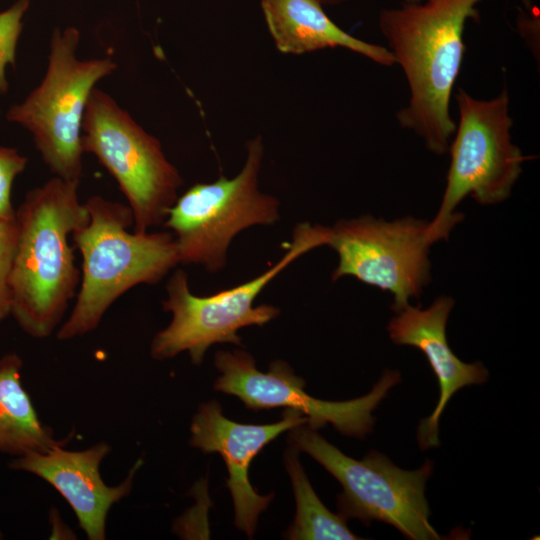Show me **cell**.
Masks as SVG:
<instances>
[{"label": "cell", "instance_id": "cell-1", "mask_svg": "<svg viewBox=\"0 0 540 540\" xmlns=\"http://www.w3.org/2000/svg\"><path fill=\"white\" fill-rule=\"evenodd\" d=\"M482 1L424 0L379 13V29L410 91L407 106L396 114L398 123L437 155L448 152L456 129L450 100L465 55V25L479 21ZM519 1L531 7V0Z\"/></svg>", "mask_w": 540, "mask_h": 540}, {"label": "cell", "instance_id": "cell-2", "mask_svg": "<svg viewBox=\"0 0 540 540\" xmlns=\"http://www.w3.org/2000/svg\"><path fill=\"white\" fill-rule=\"evenodd\" d=\"M79 183L54 176L28 191L16 209L11 316L36 339L57 331L79 289L81 270L69 244V236L89 220Z\"/></svg>", "mask_w": 540, "mask_h": 540}, {"label": "cell", "instance_id": "cell-3", "mask_svg": "<svg viewBox=\"0 0 540 540\" xmlns=\"http://www.w3.org/2000/svg\"><path fill=\"white\" fill-rule=\"evenodd\" d=\"M88 222L75 230L73 246L82 257L81 281L67 320L56 331L60 341L94 331L111 305L140 284L154 285L178 263L171 232H133L128 205L91 196Z\"/></svg>", "mask_w": 540, "mask_h": 540}, {"label": "cell", "instance_id": "cell-4", "mask_svg": "<svg viewBox=\"0 0 540 540\" xmlns=\"http://www.w3.org/2000/svg\"><path fill=\"white\" fill-rule=\"evenodd\" d=\"M330 227L309 222L298 223L287 251L263 274L230 289L209 296H196L189 288L188 276L177 270L166 285L163 310L172 314L171 322L153 338L150 354L166 360L188 352L191 361L201 364L207 349L215 343L241 345L238 330L262 326L279 315L272 305L254 306L266 285L283 269L308 251L328 244Z\"/></svg>", "mask_w": 540, "mask_h": 540}, {"label": "cell", "instance_id": "cell-5", "mask_svg": "<svg viewBox=\"0 0 540 540\" xmlns=\"http://www.w3.org/2000/svg\"><path fill=\"white\" fill-rule=\"evenodd\" d=\"M459 111L454 139L449 150L450 167L439 209L427 234L433 243L448 239L463 219L456 212L462 200L472 196L481 205L505 201L522 172L527 157L512 142L513 119L509 115L506 87L489 100L477 99L458 88Z\"/></svg>", "mask_w": 540, "mask_h": 540}, {"label": "cell", "instance_id": "cell-6", "mask_svg": "<svg viewBox=\"0 0 540 540\" xmlns=\"http://www.w3.org/2000/svg\"><path fill=\"white\" fill-rule=\"evenodd\" d=\"M79 40L75 27L54 29L45 76L6 114L9 121L32 134L36 149L55 177L78 182L84 153L81 126L88 99L96 83L117 67L111 58L78 59Z\"/></svg>", "mask_w": 540, "mask_h": 540}, {"label": "cell", "instance_id": "cell-7", "mask_svg": "<svg viewBox=\"0 0 540 540\" xmlns=\"http://www.w3.org/2000/svg\"><path fill=\"white\" fill-rule=\"evenodd\" d=\"M289 442L308 453L341 484L339 515L365 525L380 521L392 525L412 540H436L440 535L430 524L425 487L433 470L426 460L419 469L404 470L386 455L371 450L356 460L325 440L316 429L299 425L290 429Z\"/></svg>", "mask_w": 540, "mask_h": 540}, {"label": "cell", "instance_id": "cell-8", "mask_svg": "<svg viewBox=\"0 0 540 540\" xmlns=\"http://www.w3.org/2000/svg\"><path fill=\"white\" fill-rule=\"evenodd\" d=\"M81 145L118 183L132 210L135 232H148L164 223L183 180L159 140L98 88L86 105Z\"/></svg>", "mask_w": 540, "mask_h": 540}, {"label": "cell", "instance_id": "cell-9", "mask_svg": "<svg viewBox=\"0 0 540 540\" xmlns=\"http://www.w3.org/2000/svg\"><path fill=\"white\" fill-rule=\"evenodd\" d=\"M263 153L257 136L247 143L245 164L235 177L196 183L177 197L163 225L173 232L179 263L217 272L239 232L279 220V201L258 189Z\"/></svg>", "mask_w": 540, "mask_h": 540}, {"label": "cell", "instance_id": "cell-10", "mask_svg": "<svg viewBox=\"0 0 540 540\" xmlns=\"http://www.w3.org/2000/svg\"><path fill=\"white\" fill-rule=\"evenodd\" d=\"M427 227V221L412 216L386 221L363 215L338 221L330 227L327 244L339 257L333 281L352 276L389 291L392 309L399 312L431 281Z\"/></svg>", "mask_w": 540, "mask_h": 540}, {"label": "cell", "instance_id": "cell-11", "mask_svg": "<svg viewBox=\"0 0 540 540\" xmlns=\"http://www.w3.org/2000/svg\"><path fill=\"white\" fill-rule=\"evenodd\" d=\"M214 363L221 373L214 389L237 396L248 409H291L304 415L313 429L330 423L338 432L357 438L372 431V411L401 380L398 371L385 370L367 395L347 401H325L307 394L304 380L285 361H273L263 373L258 371L251 354L234 350L218 351Z\"/></svg>", "mask_w": 540, "mask_h": 540}, {"label": "cell", "instance_id": "cell-12", "mask_svg": "<svg viewBox=\"0 0 540 540\" xmlns=\"http://www.w3.org/2000/svg\"><path fill=\"white\" fill-rule=\"evenodd\" d=\"M301 413L286 409L283 418L265 425L242 424L226 418L217 401L202 404L194 415L190 446L204 453L218 452L227 467V487L235 509V525L249 538L255 533L258 516L266 510L273 495H260L249 482L252 459L283 432L307 424Z\"/></svg>", "mask_w": 540, "mask_h": 540}, {"label": "cell", "instance_id": "cell-13", "mask_svg": "<svg viewBox=\"0 0 540 540\" xmlns=\"http://www.w3.org/2000/svg\"><path fill=\"white\" fill-rule=\"evenodd\" d=\"M65 446L14 457L8 467L33 474L51 485L72 508L87 539L104 540L109 511L131 493L142 460L134 464L120 484L110 486L100 472L102 461L112 450L107 442L76 451Z\"/></svg>", "mask_w": 540, "mask_h": 540}, {"label": "cell", "instance_id": "cell-14", "mask_svg": "<svg viewBox=\"0 0 540 540\" xmlns=\"http://www.w3.org/2000/svg\"><path fill=\"white\" fill-rule=\"evenodd\" d=\"M453 306L454 300L448 296L438 297L426 309L408 304L387 327L395 344L413 346L426 356L438 381L437 405L417 427V441L422 450L440 445L439 420L451 397L463 387L485 383L489 376L482 363H465L451 350L446 324Z\"/></svg>", "mask_w": 540, "mask_h": 540}, {"label": "cell", "instance_id": "cell-15", "mask_svg": "<svg viewBox=\"0 0 540 540\" xmlns=\"http://www.w3.org/2000/svg\"><path fill=\"white\" fill-rule=\"evenodd\" d=\"M268 30L277 49L303 54L342 47L390 67L396 64L387 47L358 39L336 25L317 0H260Z\"/></svg>", "mask_w": 540, "mask_h": 540}, {"label": "cell", "instance_id": "cell-16", "mask_svg": "<svg viewBox=\"0 0 540 540\" xmlns=\"http://www.w3.org/2000/svg\"><path fill=\"white\" fill-rule=\"evenodd\" d=\"M23 360L15 352L0 358V453L19 457L67 445L71 436L57 439L44 424L22 382Z\"/></svg>", "mask_w": 540, "mask_h": 540}, {"label": "cell", "instance_id": "cell-17", "mask_svg": "<svg viewBox=\"0 0 540 540\" xmlns=\"http://www.w3.org/2000/svg\"><path fill=\"white\" fill-rule=\"evenodd\" d=\"M298 449L285 452V465L290 475L296 501V515L286 532L294 540H356L346 520L328 510L314 492L298 458Z\"/></svg>", "mask_w": 540, "mask_h": 540}, {"label": "cell", "instance_id": "cell-18", "mask_svg": "<svg viewBox=\"0 0 540 540\" xmlns=\"http://www.w3.org/2000/svg\"><path fill=\"white\" fill-rule=\"evenodd\" d=\"M30 5L29 0H17L11 7L0 12V93H6L8 82L6 66L15 64L18 39L22 31V19Z\"/></svg>", "mask_w": 540, "mask_h": 540}, {"label": "cell", "instance_id": "cell-19", "mask_svg": "<svg viewBox=\"0 0 540 540\" xmlns=\"http://www.w3.org/2000/svg\"><path fill=\"white\" fill-rule=\"evenodd\" d=\"M27 162L28 158L17 149L0 145V221L15 219L16 209L11 201L12 187Z\"/></svg>", "mask_w": 540, "mask_h": 540}, {"label": "cell", "instance_id": "cell-20", "mask_svg": "<svg viewBox=\"0 0 540 540\" xmlns=\"http://www.w3.org/2000/svg\"><path fill=\"white\" fill-rule=\"evenodd\" d=\"M16 236V219L0 221V322L11 315L10 278L16 247Z\"/></svg>", "mask_w": 540, "mask_h": 540}, {"label": "cell", "instance_id": "cell-21", "mask_svg": "<svg viewBox=\"0 0 540 540\" xmlns=\"http://www.w3.org/2000/svg\"><path fill=\"white\" fill-rule=\"evenodd\" d=\"M518 28L527 42L531 44V49L535 51L536 49V31H539V19L535 16L530 17L525 13H519L518 19Z\"/></svg>", "mask_w": 540, "mask_h": 540}, {"label": "cell", "instance_id": "cell-22", "mask_svg": "<svg viewBox=\"0 0 540 540\" xmlns=\"http://www.w3.org/2000/svg\"><path fill=\"white\" fill-rule=\"evenodd\" d=\"M321 5H338L347 0H317Z\"/></svg>", "mask_w": 540, "mask_h": 540}, {"label": "cell", "instance_id": "cell-23", "mask_svg": "<svg viewBox=\"0 0 540 540\" xmlns=\"http://www.w3.org/2000/svg\"><path fill=\"white\" fill-rule=\"evenodd\" d=\"M402 1H403V4H417V3H421L424 0H402Z\"/></svg>", "mask_w": 540, "mask_h": 540}, {"label": "cell", "instance_id": "cell-24", "mask_svg": "<svg viewBox=\"0 0 540 540\" xmlns=\"http://www.w3.org/2000/svg\"><path fill=\"white\" fill-rule=\"evenodd\" d=\"M4 538V534L2 532V530L0 529V540Z\"/></svg>", "mask_w": 540, "mask_h": 540}]
</instances>
